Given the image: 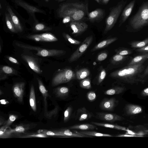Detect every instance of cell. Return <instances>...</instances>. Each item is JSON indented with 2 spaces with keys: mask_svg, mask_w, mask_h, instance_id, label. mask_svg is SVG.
Wrapping results in <instances>:
<instances>
[{
  "mask_svg": "<svg viewBox=\"0 0 148 148\" xmlns=\"http://www.w3.org/2000/svg\"><path fill=\"white\" fill-rule=\"evenodd\" d=\"M144 62L138 64L128 65L111 73L112 77L124 80L128 82L142 81L143 78L142 74L145 69Z\"/></svg>",
  "mask_w": 148,
  "mask_h": 148,
  "instance_id": "6da1fadb",
  "label": "cell"
},
{
  "mask_svg": "<svg viewBox=\"0 0 148 148\" xmlns=\"http://www.w3.org/2000/svg\"><path fill=\"white\" fill-rule=\"evenodd\" d=\"M87 6L81 3H71L63 4L59 8L58 15L60 18L71 16L72 21H80L85 16Z\"/></svg>",
  "mask_w": 148,
  "mask_h": 148,
  "instance_id": "7a4b0ae2",
  "label": "cell"
},
{
  "mask_svg": "<svg viewBox=\"0 0 148 148\" xmlns=\"http://www.w3.org/2000/svg\"><path fill=\"white\" fill-rule=\"evenodd\" d=\"M130 24L136 29L148 25V2L143 3L136 14L131 19Z\"/></svg>",
  "mask_w": 148,
  "mask_h": 148,
  "instance_id": "3957f363",
  "label": "cell"
},
{
  "mask_svg": "<svg viewBox=\"0 0 148 148\" xmlns=\"http://www.w3.org/2000/svg\"><path fill=\"white\" fill-rule=\"evenodd\" d=\"M125 2H121L113 8L106 18L104 34H106L114 26L124 6Z\"/></svg>",
  "mask_w": 148,
  "mask_h": 148,
  "instance_id": "277c9868",
  "label": "cell"
},
{
  "mask_svg": "<svg viewBox=\"0 0 148 148\" xmlns=\"http://www.w3.org/2000/svg\"><path fill=\"white\" fill-rule=\"evenodd\" d=\"M76 77L75 74L71 69L66 68L60 70L53 78L52 85L56 86L60 84L68 82Z\"/></svg>",
  "mask_w": 148,
  "mask_h": 148,
  "instance_id": "5b68a950",
  "label": "cell"
},
{
  "mask_svg": "<svg viewBox=\"0 0 148 148\" xmlns=\"http://www.w3.org/2000/svg\"><path fill=\"white\" fill-rule=\"evenodd\" d=\"M93 40L92 36L86 37L81 45L71 55L69 59V62H72L78 59L91 44Z\"/></svg>",
  "mask_w": 148,
  "mask_h": 148,
  "instance_id": "8992f818",
  "label": "cell"
},
{
  "mask_svg": "<svg viewBox=\"0 0 148 148\" xmlns=\"http://www.w3.org/2000/svg\"><path fill=\"white\" fill-rule=\"evenodd\" d=\"M28 39L37 42H52L58 41V38L50 33L32 35L27 37Z\"/></svg>",
  "mask_w": 148,
  "mask_h": 148,
  "instance_id": "52a82bcc",
  "label": "cell"
},
{
  "mask_svg": "<svg viewBox=\"0 0 148 148\" xmlns=\"http://www.w3.org/2000/svg\"><path fill=\"white\" fill-rule=\"evenodd\" d=\"M70 26L73 31L72 34L78 35L84 32L87 29L88 25L84 22L74 21L70 22Z\"/></svg>",
  "mask_w": 148,
  "mask_h": 148,
  "instance_id": "ba28073f",
  "label": "cell"
},
{
  "mask_svg": "<svg viewBox=\"0 0 148 148\" xmlns=\"http://www.w3.org/2000/svg\"><path fill=\"white\" fill-rule=\"evenodd\" d=\"M66 51L63 50L58 49H41L37 51L36 55L42 57L60 56L64 55Z\"/></svg>",
  "mask_w": 148,
  "mask_h": 148,
  "instance_id": "9c48e42d",
  "label": "cell"
},
{
  "mask_svg": "<svg viewBox=\"0 0 148 148\" xmlns=\"http://www.w3.org/2000/svg\"><path fill=\"white\" fill-rule=\"evenodd\" d=\"M25 85V83L22 82L16 83L13 87L14 95L20 102L23 101Z\"/></svg>",
  "mask_w": 148,
  "mask_h": 148,
  "instance_id": "30bf717a",
  "label": "cell"
},
{
  "mask_svg": "<svg viewBox=\"0 0 148 148\" xmlns=\"http://www.w3.org/2000/svg\"><path fill=\"white\" fill-rule=\"evenodd\" d=\"M23 59L28 64L29 67L36 73L40 74L42 73L40 66L34 58L27 55L22 56Z\"/></svg>",
  "mask_w": 148,
  "mask_h": 148,
  "instance_id": "8fae6325",
  "label": "cell"
},
{
  "mask_svg": "<svg viewBox=\"0 0 148 148\" xmlns=\"http://www.w3.org/2000/svg\"><path fill=\"white\" fill-rule=\"evenodd\" d=\"M92 114L84 107L79 108L77 111L76 117L80 121L87 120L92 116Z\"/></svg>",
  "mask_w": 148,
  "mask_h": 148,
  "instance_id": "7c38bea8",
  "label": "cell"
},
{
  "mask_svg": "<svg viewBox=\"0 0 148 148\" xmlns=\"http://www.w3.org/2000/svg\"><path fill=\"white\" fill-rule=\"evenodd\" d=\"M97 117L100 120L110 122L118 120L120 119L118 116L115 114L101 112L97 113Z\"/></svg>",
  "mask_w": 148,
  "mask_h": 148,
  "instance_id": "4fadbf2b",
  "label": "cell"
},
{
  "mask_svg": "<svg viewBox=\"0 0 148 148\" xmlns=\"http://www.w3.org/2000/svg\"><path fill=\"white\" fill-rule=\"evenodd\" d=\"M16 4L23 8L30 14L35 12L43 13L44 12L35 7L29 5L21 0H15Z\"/></svg>",
  "mask_w": 148,
  "mask_h": 148,
  "instance_id": "5bb4252c",
  "label": "cell"
},
{
  "mask_svg": "<svg viewBox=\"0 0 148 148\" xmlns=\"http://www.w3.org/2000/svg\"><path fill=\"white\" fill-rule=\"evenodd\" d=\"M115 102V99L114 98H105L100 103V108L102 110L112 111L114 107Z\"/></svg>",
  "mask_w": 148,
  "mask_h": 148,
  "instance_id": "9a60e30c",
  "label": "cell"
},
{
  "mask_svg": "<svg viewBox=\"0 0 148 148\" xmlns=\"http://www.w3.org/2000/svg\"><path fill=\"white\" fill-rule=\"evenodd\" d=\"M135 0L131 1L125 8L121 15L119 25L124 22L131 14L134 5Z\"/></svg>",
  "mask_w": 148,
  "mask_h": 148,
  "instance_id": "2e32d148",
  "label": "cell"
},
{
  "mask_svg": "<svg viewBox=\"0 0 148 148\" xmlns=\"http://www.w3.org/2000/svg\"><path fill=\"white\" fill-rule=\"evenodd\" d=\"M103 10L101 8H97L87 13L88 19L91 22L98 21L103 18Z\"/></svg>",
  "mask_w": 148,
  "mask_h": 148,
  "instance_id": "e0dca14e",
  "label": "cell"
},
{
  "mask_svg": "<svg viewBox=\"0 0 148 148\" xmlns=\"http://www.w3.org/2000/svg\"><path fill=\"white\" fill-rule=\"evenodd\" d=\"M6 9L11 18L15 28L17 32H22L23 30L22 27L18 18L13 12L12 9L10 6L8 5L7 6Z\"/></svg>",
  "mask_w": 148,
  "mask_h": 148,
  "instance_id": "ac0fdd59",
  "label": "cell"
},
{
  "mask_svg": "<svg viewBox=\"0 0 148 148\" xmlns=\"http://www.w3.org/2000/svg\"><path fill=\"white\" fill-rule=\"evenodd\" d=\"M117 39L116 37H113L104 40L95 46L91 51L93 52L105 48L116 41Z\"/></svg>",
  "mask_w": 148,
  "mask_h": 148,
  "instance_id": "d6986e66",
  "label": "cell"
},
{
  "mask_svg": "<svg viewBox=\"0 0 148 148\" xmlns=\"http://www.w3.org/2000/svg\"><path fill=\"white\" fill-rule=\"evenodd\" d=\"M63 136H69L72 137H88L89 136L79 133L78 131H72L68 129L64 130L58 132Z\"/></svg>",
  "mask_w": 148,
  "mask_h": 148,
  "instance_id": "ffe728a7",
  "label": "cell"
},
{
  "mask_svg": "<svg viewBox=\"0 0 148 148\" xmlns=\"http://www.w3.org/2000/svg\"><path fill=\"white\" fill-rule=\"evenodd\" d=\"M97 128L94 125L90 124H84L75 125L70 127L69 129L71 130H92Z\"/></svg>",
  "mask_w": 148,
  "mask_h": 148,
  "instance_id": "44dd1931",
  "label": "cell"
},
{
  "mask_svg": "<svg viewBox=\"0 0 148 148\" xmlns=\"http://www.w3.org/2000/svg\"><path fill=\"white\" fill-rule=\"evenodd\" d=\"M148 59V53H143L138 55L132 58L128 65H133L145 62Z\"/></svg>",
  "mask_w": 148,
  "mask_h": 148,
  "instance_id": "7402d4cb",
  "label": "cell"
},
{
  "mask_svg": "<svg viewBox=\"0 0 148 148\" xmlns=\"http://www.w3.org/2000/svg\"><path fill=\"white\" fill-rule=\"evenodd\" d=\"M29 102L30 105L32 109L34 112H36V108L35 95L34 87L33 85L31 86L30 88Z\"/></svg>",
  "mask_w": 148,
  "mask_h": 148,
  "instance_id": "603a6c76",
  "label": "cell"
},
{
  "mask_svg": "<svg viewBox=\"0 0 148 148\" xmlns=\"http://www.w3.org/2000/svg\"><path fill=\"white\" fill-rule=\"evenodd\" d=\"M90 74L89 70L87 68H84L77 71L75 73L76 78L81 80L88 77Z\"/></svg>",
  "mask_w": 148,
  "mask_h": 148,
  "instance_id": "cb8c5ba5",
  "label": "cell"
},
{
  "mask_svg": "<svg viewBox=\"0 0 148 148\" xmlns=\"http://www.w3.org/2000/svg\"><path fill=\"white\" fill-rule=\"evenodd\" d=\"M79 133L84 135L88 136L90 137H112V136L109 134L102 133L93 131H80L78 132Z\"/></svg>",
  "mask_w": 148,
  "mask_h": 148,
  "instance_id": "d4e9b609",
  "label": "cell"
},
{
  "mask_svg": "<svg viewBox=\"0 0 148 148\" xmlns=\"http://www.w3.org/2000/svg\"><path fill=\"white\" fill-rule=\"evenodd\" d=\"M37 80L38 84L39 89L44 98L45 107V109L46 107H47V97L48 96V91L40 79L39 78H37Z\"/></svg>",
  "mask_w": 148,
  "mask_h": 148,
  "instance_id": "484cf974",
  "label": "cell"
},
{
  "mask_svg": "<svg viewBox=\"0 0 148 148\" xmlns=\"http://www.w3.org/2000/svg\"><path fill=\"white\" fill-rule=\"evenodd\" d=\"M5 20L7 26L9 30L13 33L17 32L8 13H6L5 14Z\"/></svg>",
  "mask_w": 148,
  "mask_h": 148,
  "instance_id": "4316f807",
  "label": "cell"
},
{
  "mask_svg": "<svg viewBox=\"0 0 148 148\" xmlns=\"http://www.w3.org/2000/svg\"><path fill=\"white\" fill-rule=\"evenodd\" d=\"M55 92L58 97H64L68 95L69 92V89L66 87H60L56 89Z\"/></svg>",
  "mask_w": 148,
  "mask_h": 148,
  "instance_id": "83f0119b",
  "label": "cell"
},
{
  "mask_svg": "<svg viewBox=\"0 0 148 148\" xmlns=\"http://www.w3.org/2000/svg\"><path fill=\"white\" fill-rule=\"evenodd\" d=\"M130 44L131 47L133 48H142L148 44V37L142 41L132 42Z\"/></svg>",
  "mask_w": 148,
  "mask_h": 148,
  "instance_id": "f1b7e54d",
  "label": "cell"
},
{
  "mask_svg": "<svg viewBox=\"0 0 148 148\" xmlns=\"http://www.w3.org/2000/svg\"><path fill=\"white\" fill-rule=\"evenodd\" d=\"M92 123L97 126L106 128L115 129L118 130H123V129L122 127L113 124L94 122H92Z\"/></svg>",
  "mask_w": 148,
  "mask_h": 148,
  "instance_id": "f546056e",
  "label": "cell"
},
{
  "mask_svg": "<svg viewBox=\"0 0 148 148\" xmlns=\"http://www.w3.org/2000/svg\"><path fill=\"white\" fill-rule=\"evenodd\" d=\"M127 57L116 54L112 58L111 62L114 64L119 63L124 61L127 58Z\"/></svg>",
  "mask_w": 148,
  "mask_h": 148,
  "instance_id": "4dcf8cb0",
  "label": "cell"
},
{
  "mask_svg": "<svg viewBox=\"0 0 148 148\" xmlns=\"http://www.w3.org/2000/svg\"><path fill=\"white\" fill-rule=\"evenodd\" d=\"M0 71L6 75H16L17 73V71L14 69L7 66H2L1 68Z\"/></svg>",
  "mask_w": 148,
  "mask_h": 148,
  "instance_id": "1f68e13d",
  "label": "cell"
},
{
  "mask_svg": "<svg viewBox=\"0 0 148 148\" xmlns=\"http://www.w3.org/2000/svg\"><path fill=\"white\" fill-rule=\"evenodd\" d=\"M79 86L84 89H89L91 88V85L90 79L87 78L82 79L80 82Z\"/></svg>",
  "mask_w": 148,
  "mask_h": 148,
  "instance_id": "d6a6232c",
  "label": "cell"
},
{
  "mask_svg": "<svg viewBox=\"0 0 148 148\" xmlns=\"http://www.w3.org/2000/svg\"><path fill=\"white\" fill-rule=\"evenodd\" d=\"M122 88L119 87L113 88L105 91L104 94L106 95H112L121 92Z\"/></svg>",
  "mask_w": 148,
  "mask_h": 148,
  "instance_id": "836d02e7",
  "label": "cell"
},
{
  "mask_svg": "<svg viewBox=\"0 0 148 148\" xmlns=\"http://www.w3.org/2000/svg\"><path fill=\"white\" fill-rule=\"evenodd\" d=\"M115 52L116 54L123 56L130 55L132 53L131 49L126 48L118 49L115 50Z\"/></svg>",
  "mask_w": 148,
  "mask_h": 148,
  "instance_id": "e575fe53",
  "label": "cell"
},
{
  "mask_svg": "<svg viewBox=\"0 0 148 148\" xmlns=\"http://www.w3.org/2000/svg\"><path fill=\"white\" fill-rule=\"evenodd\" d=\"M63 35L66 40L71 44L75 45H78L81 43V42L73 38L68 34L64 33Z\"/></svg>",
  "mask_w": 148,
  "mask_h": 148,
  "instance_id": "d590c367",
  "label": "cell"
},
{
  "mask_svg": "<svg viewBox=\"0 0 148 148\" xmlns=\"http://www.w3.org/2000/svg\"><path fill=\"white\" fill-rule=\"evenodd\" d=\"M72 109L71 106L68 107L65 110L64 113V121L65 122H66L69 119L71 114Z\"/></svg>",
  "mask_w": 148,
  "mask_h": 148,
  "instance_id": "8d00e7d4",
  "label": "cell"
},
{
  "mask_svg": "<svg viewBox=\"0 0 148 148\" xmlns=\"http://www.w3.org/2000/svg\"><path fill=\"white\" fill-rule=\"evenodd\" d=\"M16 44L17 46L21 48L28 49L30 50H36L38 51V50L40 49V48L38 47L32 46H31L27 45H26L17 42H16Z\"/></svg>",
  "mask_w": 148,
  "mask_h": 148,
  "instance_id": "74e56055",
  "label": "cell"
},
{
  "mask_svg": "<svg viewBox=\"0 0 148 148\" xmlns=\"http://www.w3.org/2000/svg\"><path fill=\"white\" fill-rule=\"evenodd\" d=\"M106 75V70L104 69H102L99 73L97 82V84L99 85L104 79Z\"/></svg>",
  "mask_w": 148,
  "mask_h": 148,
  "instance_id": "f35d334b",
  "label": "cell"
},
{
  "mask_svg": "<svg viewBox=\"0 0 148 148\" xmlns=\"http://www.w3.org/2000/svg\"><path fill=\"white\" fill-rule=\"evenodd\" d=\"M87 97L89 101L92 102L96 99V95L94 91H90L87 93Z\"/></svg>",
  "mask_w": 148,
  "mask_h": 148,
  "instance_id": "ab89813d",
  "label": "cell"
},
{
  "mask_svg": "<svg viewBox=\"0 0 148 148\" xmlns=\"http://www.w3.org/2000/svg\"><path fill=\"white\" fill-rule=\"evenodd\" d=\"M107 53L103 52L99 53L97 57V60L99 61H101L105 60L108 57Z\"/></svg>",
  "mask_w": 148,
  "mask_h": 148,
  "instance_id": "60d3db41",
  "label": "cell"
},
{
  "mask_svg": "<svg viewBox=\"0 0 148 148\" xmlns=\"http://www.w3.org/2000/svg\"><path fill=\"white\" fill-rule=\"evenodd\" d=\"M35 29L38 31L44 30L46 28L45 25L42 23H39L36 24L35 27Z\"/></svg>",
  "mask_w": 148,
  "mask_h": 148,
  "instance_id": "b9f144b4",
  "label": "cell"
},
{
  "mask_svg": "<svg viewBox=\"0 0 148 148\" xmlns=\"http://www.w3.org/2000/svg\"><path fill=\"white\" fill-rule=\"evenodd\" d=\"M137 51L143 53H148V44L142 48L136 49Z\"/></svg>",
  "mask_w": 148,
  "mask_h": 148,
  "instance_id": "7bdbcfd3",
  "label": "cell"
},
{
  "mask_svg": "<svg viewBox=\"0 0 148 148\" xmlns=\"http://www.w3.org/2000/svg\"><path fill=\"white\" fill-rule=\"evenodd\" d=\"M16 119V116L14 115L10 116L6 124V126L10 125L12 123L15 121Z\"/></svg>",
  "mask_w": 148,
  "mask_h": 148,
  "instance_id": "ee69618b",
  "label": "cell"
},
{
  "mask_svg": "<svg viewBox=\"0 0 148 148\" xmlns=\"http://www.w3.org/2000/svg\"><path fill=\"white\" fill-rule=\"evenodd\" d=\"M72 21V18L71 16H66L63 18L62 23H66Z\"/></svg>",
  "mask_w": 148,
  "mask_h": 148,
  "instance_id": "f6af8a7d",
  "label": "cell"
},
{
  "mask_svg": "<svg viewBox=\"0 0 148 148\" xmlns=\"http://www.w3.org/2000/svg\"><path fill=\"white\" fill-rule=\"evenodd\" d=\"M14 130L16 132L22 133L24 132L25 129L23 126H18L15 128Z\"/></svg>",
  "mask_w": 148,
  "mask_h": 148,
  "instance_id": "bcb514c9",
  "label": "cell"
},
{
  "mask_svg": "<svg viewBox=\"0 0 148 148\" xmlns=\"http://www.w3.org/2000/svg\"><path fill=\"white\" fill-rule=\"evenodd\" d=\"M7 58L8 59L12 62L17 64H19V63L17 60L12 57L11 56H8Z\"/></svg>",
  "mask_w": 148,
  "mask_h": 148,
  "instance_id": "7dc6e473",
  "label": "cell"
},
{
  "mask_svg": "<svg viewBox=\"0 0 148 148\" xmlns=\"http://www.w3.org/2000/svg\"><path fill=\"white\" fill-rule=\"evenodd\" d=\"M46 134L50 136H54V135H58L60 136H63L62 134L59 133L58 132L56 133H55L52 132L50 131H47L46 133Z\"/></svg>",
  "mask_w": 148,
  "mask_h": 148,
  "instance_id": "c3c4849f",
  "label": "cell"
},
{
  "mask_svg": "<svg viewBox=\"0 0 148 148\" xmlns=\"http://www.w3.org/2000/svg\"><path fill=\"white\" fill-rule=\"evenodd\" d=\"M0 80H3L6 79L7 77L6 74L3 73L1 71H0Z\"/></svg>",
  "mask_w": 148,
  "mask_h": 148,
  "instance_id": "681fc988",
  "label": "cell"
},
{
  "mask_svg": "<svg viewBox=\"0 0 148 148\" xmlns=\"http://www.w3.org/2000/svg\"><path fill=\"white\" fill-rule=\"evenodd\" d=\"M148 75V66H147L145 69L142 74V76L143 78H144L145 76H146Z\"/></svg>",
  "mask_w": 148,
  "mask_h": 148,
  "instance_id": "f907efd6",
  "label": "cell"
},
{
  "mask_svg": "<svg viewBox=\"0 0 148 148\" xmlns=\"http://www.w3.org/2000/svg\"><path fill=\"white\" fill-rule=\"evenodd\" d=\"M141 110V108L138 107L135 108L133 111L132 113L133 114H136L140 112Z\"/></svg>",
  "mask_w": 148,
  "mask_h": 148,
  "instance_id": "816d5d0a",
  "label": "cell"
},
{
  "mask_svg": "<svg viewBox=\"0 0 148 148\" xmlns=\"http://www.w3.org/2000/svg\"><path fill=\"white\" fill-rule=\"evenodd\" d=\"M30 136H34V137H46V136L42 134H36L35 135H30Z\"/></svg>",
  "mask_w": 148,
  "mask_h": 148,
  "instance_id": "f5cc1de1",
  "label": "cell"
},
{
  "mask_svg": "<svg viewBox=\"0 0 148 148\" xmlns=\"http://www.w3.org/2000/svg\"><path fill=\"white\" fill-rule=\"evenodd\" d=\"M110 0H101L102 3L104 4H107Z\"/></svg>",
  "mask_w": 148,
  "mask_h": 148,
  "instance_id": "db71d44e",
  "label": "cell"
},
{
  "mask_svg": "<svg viewBox=\"0 0 148 148\" xmlns=\"http://www.w3.org/2000/svg\"><path fill=\"white\" fill-rule=\"evenodd\" d=\"M1 101H2V102L1 101V104H5L6 103V102L5 101V100H1Z\"/></svg>",
  "mask_w": 148,
  "mask_h": 148,
  "instance_id": "11a10c76",
  "label": "cell"
},
{
  "mask_svg": "<svg viewBox=\"0 0 148 148\" xmlns=\"http://www.w3.org/2000/svg\"><path fill=\"white\" fill-rule=\"evenodd\" d=\"M127 132H128V133L129 134H135L134 133H133L132 131H131L130 130H127Z\"/></svg>",
  "mask_w": 148,
  "mask_h": 148,
  "instance_id": "9f6ffc18",
  "label": "cell"
},
{
  "mask_svg": "<svg viewBox=\"0 0 148 148\" xmlns=\"http://www.w3.org/2000/svg\"><path fill=\"white\" fill-rule=\"evenodd\" d=\"M144 92L147 93H148V88H146L144 90Z\"/></svg>",
  "mask_w": 148,
  "mask_h": 148,
  "instance_id": "6f0895ef",
  "label": "cell"
},
{
  "mask_svg": "<svg viewBox=\"0 0 148 148\" xmlns=\"http://www.w3.org/2000/svg\"><path fill=\"white\" fill-rule=\"evenodd\" d=\"M97 3H99L100 0H95Z\"/></svg>",
  "mask_w": 148,
  "mask_h": 148,
  "instance_id": "680465c9",
  "label": "cell"
},
{
  "mask_svg": "<svg viewBox=\"0 0 148 148\" xmlns=\"http://www.w3.org/2000/svg\"><path fill=\"white\" fill-rule=\"evenodd\" d=\"M45 1H49V0H45Z\"/></svg>",
  "mask_w": 148,
  "mask_h": 148,
  "instance_id": "91938a15",
  "label": "cell"
},
{
  "mask_svg": "<svg viewBox=\"0 0 148 148\" xmlns=\"http://www.w3.org/2000/svg\"><path fill=\"white\" fill-rule=\"evenodd\" d=\"M1 8V4H0V8Z\"/></svg>",
  "mask_w": 148,
  "mask_h": 148,
  "instance_id": "94428289",
  "label": "cell"
},
{
  "mask_svg": "<svg viewBox=\"0 0 148 148\" xmlns=\"http://www.w3.org/2000/svg\"><path fill=\"white\" fill-rule=\"evenodd\" d=\"M59 0L60 1H62L64 0Z\"/></svg>",
  "mask_w": 148,
  "mask_h": 148,
  "instance_id": "6125c7cd",
  "label": "cell"
}]
</instances>
